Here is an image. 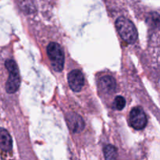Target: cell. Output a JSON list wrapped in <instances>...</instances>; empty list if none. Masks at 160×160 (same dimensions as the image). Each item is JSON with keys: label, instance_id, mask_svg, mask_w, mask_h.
Returning a JSON list of instances; mask_svg holds the SVG:
<instances>
[{"label": "cell", "instance_id": "3", "mask_svg": "<svg viewBox=\"0 0 160 160\" xmlns=\"http://www.w3.org/2000/svg\"><path fill=\"white\" fill-rule=\"evenodd\" d=\"M47 54L54 70L62 71L64 67V52L62 47L56 42H51L47 46Z\"/></svg>", "mask_w": 160, "mask_h": 160}, {"label": "cell", "instance_id": "5", "mask_svg": "<svg viewBox=\"0 0 160 160\" xmlns=\"http://www.w3.org/2000/svg\"><path fill=\"white\" fill-rule=\"evenodd\" d=\"M67 80L70 88L75 92H80L84 84V75L79 70H73L70 71Z\"/></svg>", "mask_w": 160, "mask_h": 160}, {"label": "cell", "instance_id": "10", "mask_svg": "<svg viewBox=\"0 0 160 160\" xmlns=\"http://www.w3.org/2000/svg\"><path fill=\"white\" fill-rule=\"evenodd\" d=\"M105 160H117V150L113 145H108L104 148Z\"/></svg>", "mask_w": 160, "mask_h": 160}, {"label": "cell", "instance_id": "8", "mask_svg": "<svg viewBox=\"0 0 160 160\" xmlns=\"http://www.w3.org/2000/svg\"><path fill=\"white\" fill-rule=\"evenodd\" d=\"M12 148V140L9 133L6 129L0 128V149L9 152Z\"/></svg>", "mask_w": 160, "mask_h": 160}, {"label": "cell", "instance_id": "4", "mask_svg": "<svg viewBox=\"0 0 160 160\" xmlns=\"http://www.w3.org/2000/svg\"><path fill=\"white\" fill-rule=\"evenodd\" d=\"M130 123L135 130H142L147 124V117L143 109L134 107L130 112Z\"/></svg>", "mask_w": 160, "mask_h": 160}, {"label": "cell", "instance_id": "6", "mask_svg": "<svg viewBox=\"0 0 160 160\" xmlns=\"http://www.w3.org/2000/svg\"><path fill=\"white\" fill-rule=\"evenodd\" d=\"M69 129L74 133H79L84 128V121L81 116L76 112H70L66 117Z\"/></svg>", "mask_w": 160, "mask_h": 160}, {"label": "cell", "instance_id": "7", "mask_svg": "<svg viewBox=\"0 0 160 160\" xmlns=\"http://www.w3.org/2000/svg\"><path fill=\"white\" fill-rule=\"evenodd\" d=\"M99 87L103 92L111 94L115 92L117 83L115 79L111 76H104L100 78Z\"/></svg>", "mask_w": 160, "mask_h": 160}, {"label": "cell", "instance_id": "11", "mask_svg": "<svg viewBox=\"0 0 160 160\" xmlns=\"http://www.w3.org/2000/svg\"><path fill=\"white\" fill-rule=\"evenodd\" d=\"M126 105V101L122 96L116 97L113 102V108L117 110H122Z\"/></svg>", "mask_w": 160, "mask_h": 160}, {"label": "cell", "instance_id": "2", "mask_svg": "<svg viewBox=\"0 0 160 160\" xmlns=\"http://www.w3.org/2000/svg\"><path fill=\"white\" fill-rule=\"evenodd\" d=\"M5 67L9 71V78L6 83V91L7 93L13 94L18 90L20 85L18 67L12 59H7L5 62Z\"/></svg>", "mask_w": 160, "mask_h": 160}, {"label": "cell", "instance_id": "9", "mask_svg": "<svg viewBox=\"0 0 160 160\" xmlns=\"http://www.w3.org/2000/svg\"><path fill=\"white\" fill-rule=\"evenodd\" d=\"M146 22L152 28L160 30V15L158 12H150L147 17Z\"/></svg>", "mask_w": 160, "mask_h": 160}, {"label": "cell", "instance_id": "1", "mask_svg": "<svg viewBox=\"0 0 160 160\" xmlns=\"http://www.w3.org/2000/svg\"><path fill=\"white\" fill-rule=\"evenodd\" d=\"M116 28L120 37L126 42L134 44L138 38V31L134 23L124 17H120L116 20Z\"/></svg>", "mask_w": 160, "mask_h": 160}]
</instances>
